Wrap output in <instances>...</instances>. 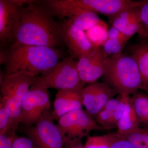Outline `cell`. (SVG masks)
Masks as SVG:
<instances>
[{
    "label": "cell",
    "mask_w": 148,
    "mask_h": 148,
    "mask_svg": "<svg viewBox=\"0 0 148 148\" xmlns=\"http://www.w3.org/2000/svg\"><path fill=\"white\" fill-rule=\"evenodd\" d=\"M64 41L61 23L43 2L31 1L21 7V20L12 46L29 45L56 48Z\"/></svg>",
    "instance_id": "cell-1"
},
{
    "label": "cell",
    "mask_w": 148,
    "mask_h": 148,
    "mask_svg": "<svg viewBox=\"0 0 148 148\" xmlns=\"http://www.w3.org/2000/svg\"><path fill=\"white\" fill-rule=\"evenodd\" d=\"M63 56L62 51L56 48L12 46L8 48L2 72L4 77L23 75L36 77L54 68Z\"/></svg>",
    "instance_id": "cell-2"
},
{
    "label": "cell",
    "mask_w": 148,
    "mask_h": 148,
    "mask_svg": "<svg viewBox=\"0 0 148 148\" xmlns=\"http://www.w3.org/2000/svg\"><path fill=\"white\" fill-rule=\"evenodd\" d=\"M103 76L105 83L119 95L143 90L138 64L130 55L121 53L109 57Z\"/></svg>",
    "instance_id": "cell-3"
},
{
    "label": "cell",
    "mask_w": 148,
    "mask_h": 148,
    "mask_svg": "<svg viewBox=\"0 0 148 148\" xmlns=\"http://www.w3.org/2000/svg\"><path fill=\"white\" fill-rule=\"evenodd\" d=\"M34 84L58 90H82L84 86L80 79L77 62L71 57L62 59L53 69L37 77Z\"/></svg>",
    "instance_id": "cell-4"
},
{
    "label": "cell",
    "mask_w": 148,
    "mask_h": 148,
    "mask_svg": "<svg viewBox=\"0 0 148 148\" xmlns=\"http://www.w3.org/2000/svg\"><path fill=\"white\" fill-rule=\"evenodd\" d=\"M37 77L23 75L9 76L4 77L1 84L0 103L8 108L14 123L17 127L22 102Z\"/></svg>",
    "instance_id": "cell-5"
},
{
    "label": "cell",
    "mask_w": 148,
    "mask_h": 148,
    "mask_svg": "<svg viewBox=\"0 0 148 148\" xmlns=\"http://www.w3.org/2000/svg\"><path fill=\"white\" fill-rule=\"evenodd\" d=\"M51 103L48 89L34 83L30 88L21 104L18 122L25 127L36 124L50 110Z\"/></svg>",
    "instance_id": "cell-6"
},
{
    "label": "cell",
    "mask_w": 148,
    "mask_h": 148,
    "mask_svg": "<svg viewBox=\"0 0 148 148\" xmlns=\"http://www.w3.org/2000/svg\"><path fill=\"white\" fill-rule=\"evenodd\" d=\"M56 125L64 140H82L91 131L104 130L82 108L65 114Z\"/></svg>",
    "instance_id": "cell-7"
},
{
    "label": "cell",
    "mask_w": 148,
    "mask_h": 148,
    "mask_svg": "<svg viewBox=\"0 0 148 148\" xmlns=\"http://www.w3.org/2000/svg\"><path fill=\"white\" fill-rule=\"evenodd\" d=\"M54 120L48 111L36 124L25 127V134L38 148H64V139Z\"/></svg>",
    "instance_id": "cell-8"
},
{
    "label": "cell",
    "mask_w": 148,
    "mask_h": 148,
    "mask_svg": "<svg viewBox=\"0 0 148 148\" xmlns=\"http://www.w3.org/2000/svg\"><path fill=\"white\" fill-rule=\"evenodd\" d=\"M21 20V7L14 0H0V41L9 48L15 41Z\"/></svg>",
    "instance_id": "cell-9"
},
{
    "label": "cell",
    "mask_w": 148,
    "mask_h": 148,
    "mask_svg": "<svg viewBox=\"0 0 148 148\" xmlns=\"http://www.w3.org/2000/svg\"><path fill=\"white\" fill-rule=\"evenodd\" d=\"M62 4L70 7L85 9L108 16L116 15L122 11L140 6L144 1L130 0H58Z\"/></svg>",
    "instance_id": "cell-10"
},
{
    "label": "cell",
    "mask_w": 148,
    "mask_h": 148,
    "mask_svg": "<svg viewBox=\"0 0 148 148\" xmlns=\"http://www.w3.org/2000/svg\"><path fill=\"white\" fill-rule=\"evenodd\" d=\"M108 58L101 47L92 49L79 59L77 68L83 84L94 83L103 76Z\"/></svg>",
    "instance_id": "cell-11"
},
{
    "label": "cell",
    "mask_w": 148,
    "mask_h": 148,
    "mask_svg": "<svg viewBox=\"0 0 148 148\" xmlns=\"http://www.w3.org/2000/svg\"><path fill=\"white\" fill-rule=\"evenodd\" d=\"M116 94L106 83H93L83 89V105L90 116L96 117L107 103Z\"/></svg>",
    "instance_id": "cell-12"
},
{
    "label": "cell",
    "mask_w": 148,
    "mask_h": 148,
    "mask_svg": "<svg viewBox=\"0 0 148 148\" xmlns=\"http://www.w3.org/2000/svg\"><path fill=\"white\" fill-rule=\"evenodd\" d=\"M61 24L63 40L72 58L79 59L93 49L85 32L76 27L69 19H64Z\"/></svg>",
    "instance_id": "cell-13"
},
{
    "label": "cell",
    "mask_w": 148,
    "mask_h": 148,
    "mask_svg": "<svg viewBox=\"0 0 148 148\" xmlns=\"http://www.w3.org/2000/svg\"><path fill=\"white\" fill-rule=\"evenodd\" d=\"M128 95H119L107 103L96 116V121L104 130L117 128L125 108Z\"/></svg>",
    "instance_id": "cell-14"
},
{
    "label": "cell",
    "mask_w": 148,
    "mask_h": 148,
    "mask_svg": "<svg viewBox=\"0 0 148 148\" xmlns=\"http://www.w3.org/2000/svg\"><path fill=\"white\" fill-rule=\"evenodd\" d=\"M141 5L125 10L110 18L112 27L130 38L135 34H139L141 27Z\"/></svg>",
    "instance_id": "cell-15"
},
{
    "label": "cell",
    "mask_w": 148,
    "mask_h": 148,
    "mask_svg": "<svg viewBox=\"0 0 148 148\" xmlns=\"http://www.w3.org/2000/svg\"><path fill=\"white\" fill-rule=\"evenodd\" d=\"M82 90L74 89L58 90L53 102V110L51 111L54 120L58 121L67 113L82 108Z\"/></svg>",
    "instance_id": "cell-16"
},
{
    "label": "cell",
    "mask_w": 148,
    "mask_h": 148,
    "mask_svg": "<svg viewBox=\"0 0 148 148\" xmlns=\"http://www.w3.org/2000/svg\"><path fill=\"white\" fill-rule=\"evenodd\" d=\"M130 54L137 62L142 78L143 90L148 94V40L132 45Z\"/></svg>",
    "instance_id": "cell-17"
},
{
    "label": "cell",
    "mask_w": 148,
    "mask_h": 148,
    "mask_svg": "<svg viewBox=\"0 0 148 148\" xmlns=\"http://www.w3.org/2000/svg\"><path fill=\"white\" fill-rule=\"evenodd\" d=\"M140 127L138 118L132 106L131 96H127L125 108L117 125V132L123 135Z\"/></svg>",
    "instance_id": "cell-18"
},
{
    "label": "cell",
    "mask_w": 148,
    "mask_h": 148,
    "mask_svg": "<svg viewBox=\"0 0 148 148\" xmlns=\"http://www.w3.org/2000/svg\"><path fill=\"white\" fill-rule=\"evenodd\" d=\"M140 127H148V94L138 90L131 96Z\"/></svg>",
    "instance_id": "cell-19"
},
{
    "label": "cell",
    "mask_w": 148,
    "mask_h": 148,
    "mask_svg": "<svg viewBox=\"0 0 148 148\" xmlns=\"http://www.w3.org/2000/svg\"><path fill=\"white\" fill-rule=\"evenodd\" d=\"M108 27L103 21L93 26L85 32L93 48L101 47L108 38Z\"/></svg>",
    "instance_id": "cell-20"
},
{
    "label": "cell",
    "mask_w": 148,
    "mask_h": 148,
    "mask_svg": "<svg viewBox=\"0 0 148 148\" xmlns=\"http://www.w3.org/2000/svg\"><path fill=\"white\" fill-rule=\"evenodd\" d=\"M130 38L125 35L121 36L108 37L102 47L109 57L118 55L122 53L125 47Z\"/></svg>",
    "instance_id": "cell-21"
},
{
    "label": "cell",
    "mask_w": 148,
    "mask_h": 148,
    "mask_svg": "<svg viewBox=\"0 0 148 148\" xmlns=\"http://www.w3.org/2000/svg\"><path fill=\"white\" fill-rule=\"evenodd\" d=\"M120 136L136 148H148V127H140L125 135Z\"/></svg>",
    "instance_id": "cell-22"
},
{
    "label": "cell",
    "mask_w": 148,
    "mask_h": 148,
    "mask_svg": "<svg viewBox=\"0 0 148 148\" xmlns=\"http://www.w3.org/2000/svg\"><path fill=\"white\" fill-rule=\"evenodd\" d=\"M16 128L9 110L0 103V135H9L15 132Z\"/></svg>",
    "instance_id": "cell-23"
},
{
    "label": "cell",
    "mask_w": 148,
    "mask_h": 148,
    "mask_svg": "<svg viewBox=\"0 0 148 148\" xmlns=\"http://www.w3.org/2000/svg\"><path fill=\"white\" fill-rule=\"evenodd\" d=\"M114 133L100 136L88 135L84 148H110Z\"/></svg>",
    "instance_id": "cell-24"
},
{
    "label": "cell",
    "mask_w": 148,
    "mask_h": 148,
    "mask_svg": "<svg viewBox=\"0 0 148 148\" xmlns=\"http://www.w3.org/2000/svg\"><path fill=\"white\" fill-rule=\"evenodd\" d=\"M141 27L138 37L143 40H148V1H145L140 6Z\"/></svg>",
    "instance_id": "cell-25"
},
{
    "label": "cell",
    "mask_w": 148,
    "mask_h": 148,
    "mask_svg": "<svg viewBox=\"0 0 148 148\" xmlns=\"http://www.w3.org/2000/svg\"><path fill=\"white\" fill-rule=\"evenodd\" d=\"M110 148H136L128 141L123 138L116 132H115L114 134Z\"/></svg>",
    "instance_id": "cell-26"
},
{
    "label": "cell",
    "mask_w": 148,
    "mask_h": 148,
    "mask_svg": "<svg viewBox=\"0 0 148 148\" xmlns=\"http://www.w3.org/2000/svg\"><path fill=\"white\" fill-rule=\"evenodd\" d=\"M12 148H38L31 139L17 136L13 142Z\"/></svg>",
    "instance_id": "cell-27"
},
{
    "label": "cell",
    "mask_w": 148,
    "mask_h": 148,
    "mask_svg": "<svg viewBox=\"0 0 148 148\" xmlns=\"http://www.w3.org/2000/svg\"><path fill=\"white\" fill-rule=\"evenodd\" d=\"M17 136L15 132L9 135H0V148H12L14 141Z\"/></svg>",
    "instance_id": "cell-28"
},
{
    "label": "cell",
    "mask_w": 148,
    "mask_h": 148,
    "mask_svg": "<svg viewBox=\"0 0 148 148\" xmlns=\"http://www.w3.org/2000/svg\"><path fill=\"white\" fill-rule=\"evenodd\" d=\"M64 141V148H84L82 140H65Z\"/></svg>",
    "instance_id": "cell-29"
}]
</instances>
